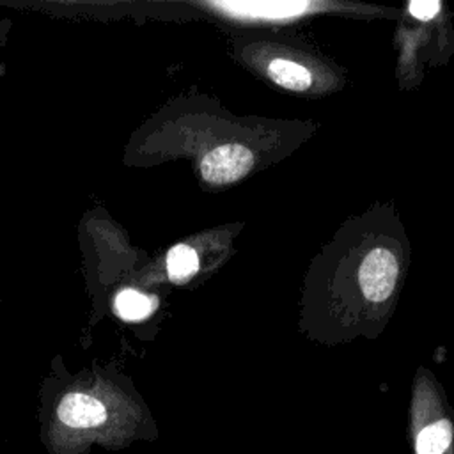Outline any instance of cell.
Listing matches in <instances>:
<instances>
[{
  "label": "cell",
  "mask_w": 454,
  "mask_h": 454,
  "mask_svg": "<svg viewBox=\"0 0 454 454\" xmlns=\"http://www.w3.org/2000/svg\"><path fill=\"white\" fill-rule=\"evenodd\" d=\"M442 4L438 0H413L408 4V12L419 21H431L438 16Z\"/></svg>",
  "instance_id": "obj_9"
},
{
  "label": "cell",
  "mask_w": 454,
  "mask_h": 454,
  "mask_svg": "<svg viewBox=\"0 0 454 454\" xmlns=\"http://www.w3.org/2000/svg\"><path fill=\"white\" fill-rule=\"evenodd\" d=\"M37 419L46 454H90L94 447L117 452L158 438V426L131 381L105 369L48 376Z\"/></svg>",
  "instance_id": "obj_1"
},
{
  "label": "cell",
  "mask_w": 454,
  "mask_h": 454,
  "mask_svg": "<svg viewBox=\"0 0 454 454\" xmlns=\"http://www.w3.org/2000/svg\"><path fill=\"white\" fill-rule=\"evenodd\" d=\"M254 165V154L241 144H223L207 151L199 163V172L207 184L223 186L245 177Z\"/></svg>",
  "instance_id": "obj_4"
},
{
  "label": "cell",
  "mask_w": 454,
  "mask_h": 454,
  "mask_svg": "<svg viewBox=\"0 0 454 454\" xmlns=\"http://www.w3.org/2000/svg\"><path fill=\"white\" fill-rule=\"evenodd\" d=\"M411 454H454V417L434 381L417 378L410 406Z\"/></svg>",
  "instance_id": "obj_2"
},
{
  "label": "cell",
  "mask_w": 454,
  "mask_h": 454,
  "mask_svg": "<svg viewBox=\"0 0 454 454\" xmlns=\"http://www.w3.org/2000/svg\"><path fill=\"white\" fill-rule=\"evenodd\" d=\"M153 310V300L135 289H122L115 296V312L126 321H140Z\"/></svg>",
  "instance_id": "obj_8"
},
{
  "label": "cell",
  "mask_w": 454,
  "mask_h": 454,
  "mask_svg": "<svg viewBox=\"0 0 454 454\" xmlns=\"http://www.w3.org/2000/svg\"><path fill=\"white\" fill-rule=\"evenodd\" d=\"M207 7L239 21L282 23L330 7L317 2H209Z\"/></svg>",
  "instance_id": "obj_3"
},
{
  "label": "cell",
  "mask_w": 454,
  "mask_h": 454,
  "mask_svg": "<svg viewBox=\"0 0 454 454\" xmlns=\"http://www.w3.org/2000/svg\"><path fill=\"white\" fill-rule=\"evenodd\" d=\"M5 30H7V28H2V30H0V35H2V34H4V32H5Z\"/></svg>",
  "instance_id": "obj_10"
},
{
  "label": "cell",
  "mask_w": 454,
  "mask_h": 454,
  "mask_svg": "<svg viewBox=\"0 0 454 454\" xmlns=\"http://www.w3.org/2000/svg\"><path fill=\"white\" fill-rule=\"evenodd\" d=\"M399 277L397 257L388 248H372L360 264V287L369 301H385L392 296Z\"/></svg>",
  "instance_id": "obj_5"
},
{
  "label": "cell",
  "mask_w": 454,
  "mask_h": 454,
  "mask_svg": "<svg viewBox=\"0 0 454 454\" xmlns=\"http://www.w3.org/2000/svg\"><path fill=\"white\" fill-rule=\"evenodd\" d=\"M266 73L273 83H277L282 89L303 92L312 85V74L310 71L289 59H273L270 60Z\"/></svg>",
  "instance_id": "obj_6"
},
{
  "label": "cell",
  "mask_w": 454,
  "mask_h": 454,
  "mask_svg": "<svg viewBox=\"0 0 454 454\" xmlns=\"http://www.w3.org/2000/svg\"><path fill=\"white\" fill-rule=\"evenodd\" d=\"M165 264L168 278L176 284H183L199 271V255L190 245L177 243L167 252Z\"/></svg>",
  "instance_id": "obj_7"
}]
</instances>
